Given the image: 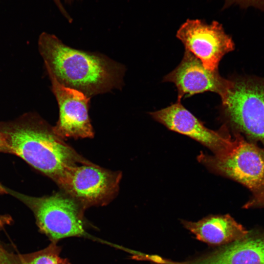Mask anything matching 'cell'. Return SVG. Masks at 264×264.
<instances>
[{"mask_svg": "<svg viewBox=\"0 0 264 264\" xmlns=\"http://www.w3.org/2000/svg\"><path fill=\"white\" fill-rule=\"evenodd\" d=\"M163 81L175 84L178 102L182 98L206 91L217 93L221 98L231 84V80L221 77L218 70L205 68L201 61L186 49L179 65L164 77Z\"/></svg>", "mask_w": 264, "mask_h": 264, "instance_id": "cell-10", "label": "cell"}, {"mask_svg": "<svg viewBox=\"0 0 264 264\" xmlns=\"http://www.w3.org/2000/svg\"></svg>", "mask_w": 264, "mask_h": 264, "instance_id": "cell-22", "label": "cell"}, {"mask_svg": "<svg viewBox=\"0 0 264 264\" xmlns=\"http://www.w3.org/2000/svg\"><path fill=\"white\" fill-rule=\"evenodd\" d=\"M149 114L169 130L187 135L208 148L215 155L224 154L232 144L233 133L230 134L226 126L218 131L207 128L180 102Z\"/></svg>", "mask_w": 264, "mask_h": 264, "instance_id": "cell-8", "label": "cell"}, {"mask_svg": "<svg viewBox=\"0 0 264 264\" xmlns=\"http://www.w3.org/2000/svg\"><path fill=\"white\" fill-rule=\"evenodd\" d=\"M161 263L162 264L164 263L165 264H183V263H174V262H165L164 261L161 262Z\"/></svg>", "mask_w": 264, "mask_h": 264, "instance_id": "cell-21", "label": "cell"}, {"mask_svg": "<svg viewBox=\"0 0 264 264\" xmlns=\"http://www.w3.org/2000/svg\"><path fill=\"white\" fill-rule=\"evenodd\" d=\"M120 171L109 170L89 161L70 167L57 185L86 209L106 205L117 196Z\"/></svg>", "mask_w": 264, "mask_h": 264, "instance_id": "cell-6", "label": "cell"}, {"mask_svg": "<svg viewBox=\"0 0 264 264\" xmlns=\"http://www.w3.org/2000/svg\"><path fill=\"white\" fill-rule=\"evenodd\" d=\"M183 224L198 240L213 245L228 244L249 233L229 215H210L197 222L183 221Z\"/></svg>", "mask_w": 264, "mask_h": 264, "instance_id": "cell-12", "label": "cell"}, {"mask_svg": "<svg viewBox=\"0 0 264 264\" xmlns=\"http://www.w3.org/2000/svg\"><path fill=\"white\" fill-rule=\"evenodd\" d=\"M38 47L48 75L65 87L90 98L122 87L124 66L103 55L72 48L46 32Z\"/></svg>", "mask_w": 264, "mask_h": 264, "instance_id": "cell-1", "label": "cell"}, {"mask_svg": "<svg viewBox=\"0 0 264 264\" xmlns=\"http://www.w3.org/2000/svg\"><path fill=\"white\" fill-rule=\"evenodd\" d=\"M53 2L60 11L61 14L70 22L72 21V19L67 12L60 0H53Z\"/></svg>", "mask_w": 264, "mask_h": 264, "instance_id": "cell-16", "label": "cell"}, {"mask_svg": "<svg viewBox=\"0 0 264 264\" xmlns=\"http://www.w3.org/2000/svg\"><path fill=\"white\" fill-rule=\"evenodd\" d=\"M0 152L11 154L5 136L1 131H0Z\"/></svg>", "mask_w": 264, "mask_h": 264, "instance_id": "cell-15", "label": "cell"}, {"mask_svg": "<svg viewBox=\"0 0 264 264\" xmlns=\"http://www.w3.org/2000/svg\"><path fill=\"white\" fill-rule=\"evenodd\" d=\"M16 195L30 207L40 230L52 242L86 234L84 218L85 209L65 192L43 197L20 194Z\"/></svg>", "mask_w": 264, "mask_h": 264, "instance_id": "cell-5", "label": "cell"}, {"mask_svg": "<svg viewBox=\"0 0 264 264\" xmlns=\"http://www.w3.org/2000/svg\"><path fill=\"white\" fill-rule=\"evenodd\" d=\"M198 159L212 172L247 187L252 196L246 207H264V149L235 131L226 152L220 155L201 154Z\"/></svg>", "mask_w": 264, "mask_h": 264, "instance_id": "cell-3", "label": "cell"}, {"mask_svg": "<svg viewBox=\"0 0 264 264\" xmlns=\"http://www.w3.org/2000/svg\"><path fill=\"white\" fill-rule=\"evenodd\" d=\"M176 37L206 69L218 70L223 56L234 49V44L219 22L207 24L198 20H188L179 28Z\"/></svg>", "mask_w": 264, "mask_h": 264, "instance_id": "cell-7", "label": "cell"}, {"mask_svg": "<svg viewBox=\"0 0 264 264\" xmlns=\"http://www.w3.org/2000/svg\"></svg>", "mask_w": 264, "mask_h": 264, "instance_id": "cell-23", "label": "cell"}, {"mask_svg": "<svg viewBox=\"0 0 264 264\" xmlns=\"http://www.w3.org/2000/svg\"><path fill=\"white\" fill-rule=\"evenodd\" d=\"M221 99L223 114L232 128L264 146V79L231 80Z\"/></svg>", "mask_w": 264, "mask_h": 264, "instance_id": "cell-4", "label": "cell"}, {"mask_svg": "<svg viewBox=\"0 0 264 264\" xmlns=\"http://www.w3.org/2000/svg\"><path fill=\"white\" fill-rule=\"evenodd\" d=\"M52 242L47 247L31 253L15 255L8 252L13 264H61V249Z\"/></svg>", "mask_w": 264, "mask_h": 264, "instance_id": "cell-13", "label": "cell"}, {"mask_svg": "<svg viewBox=\"0 0 264 264\" xmlns=\"http://www.w3.org/2000/svg\"><path fill=\"white\" fill-rule=\"evenodd\" d=\"M0 264H13L10 259L8 252L0 245Z\"/></svg>", "mask_w": 264, "mask_h": 264, "instance_id": "cell-17", "label": "cell"}, {"mask_svg": "<svg viewBox=\"0 0 264 264\" xmlns=\"http://www.w3.org/2000/svg\"><path fill=\"white\" fill-rule=\"evenodd\" d=\"M6 189L0 184V194L6 193Z\"/></svg>", "mask_w": 264, "mask_h": 264, "instance_id": "cell-18", "label": "cell"}, {"mask_svg": "<svg viewBox=\"0 0 264 264\" xmlns=\"http://www.w3.org/2000/svg\"><path fill=\"white\" fill-rule=\"evenodd\" d=\"M59 109V117L53 131L64 140L66 138H93L94 131L88 116L90 97L65 87L49 75Z\"/></svg>", "mask_w": 264, "mask_h": 264, "instance_id": "cell-9", "label": "cell"}, {"mask_svg": "<svg viewBox=\"0 0 264 264\" xmlns=\"http://www.w3.org/2000/svg\"><path fill=\"white\" fill-rule=\"evenodd\" d=\"M249 234V233H248ZM184 264H264V235H249Z\"/></svg>", "mask_w": 264, "mask_h": 264, "instance_id": "cell-11", "label": "cell"}, {"mask_svg": "<svg viewBox=\"0 0 264 264\" xmlns=\"http://www.w3.org/2000/svg\"><path fill=\"white\" fill-rule=\"evenodd\" d=\"M11 154L58 183L68 168L88 161L38 116L26 114L0 128Z\"/></svg>", "mask_w": 264, "mask_h": 264, "instance_id": "cell-2", "label": "cell"}, {"mask_svg": "<svg viewBox=\"0 0 264 264\" xmlns=\"http://www.w3.org/2000/svg\"><path fill=\"white\" fill-rule=\"evenodd\" d=\"M61 264H71L66 259L62 258Z\"/></svg>", "mask_w": 264, "mask_h": 264, "instance_id": "cell-19", "label": "cell"}, {"mask_svg": "<svg viewBox=\"0 0 264 264\" xmlns=\"http://www.w3.org/2000/svg\"><path fill=\"white\" fill-rule=\"evenodd\" d=\"M75 0H65V2L66 4L71 5L74 2Z\"/></svg>", "mask_w": 264, "mask_h": 264, "instance_id": "cell-20", "label": "cell"}, {"mask_svg": "<svg viewBox=\"0 0 264 264\" xmlns=\"http://www.w3.org/2000/svg\"><path fill=\"white\" fill-rule=\"evenodd\" d=\"M229 4H235L242 8L253 7L264 11V0H226Z\"/></svg>", "mask_w": 264, "mask_h": 264, "instance_id": "cell-14", "label": "cell"}]
</instances>
